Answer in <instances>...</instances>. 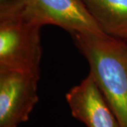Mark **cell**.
<instances>
[{"instance_id": "2", "label": "cell", "mask_w": 127, "mask_h": 127, "mask_svg": "<svg viewBox=\"0 0 127 127\" xmlns=\"http://www.w3.org/2000/svg\"><path fill=\"white\" fill-rule=\"evenodd\" d=\"M42 27L23 12L0 17V69L40 74Z\"/></svg>"}, {"instance_id": "7", "label": "cell", "mask_w": 127, "mask_h": 127, "mask_svg": "<svg viewBox=\"0 0 127 127\" xmlns=\"http://www.w3.org/2000/svg\"><path fill=\"white\" fill-rule=\"evenodd\" d=\"M28 0H0V17L21 13L24 11Z\"/></svg>"}, {"instance_id": "1", "label": "cell", "mask_w": 127, "mask_h": 127, "mask_svg": "<svg viewBox=\"0 0 127 127\" xmlns=\"http://www.w3.org/2000/svg\"><path fill=\"white\" fill-rule=\"evenodd\" d=\"M70 35L121 127H127V43L108 35Z\"/></svg>"}, {"instance_id": "5", "label": "cell", "mask_w": 127, "mask_h": 127, "mask_svg": "<svg viewBox=\"0 0 127 127\" xmlns=\"http://www.w3.org/2000/svg\"><path fill=\"white\" fill-rule=\"evenodd\" d=\"M72 116L87 127H121L120 123L89 73L66 93Z\"/></svg>"}, {"instance_id": "4", "label": "cell", "mask_w": 127, "mask_h": 127, "mask_svg": "<svg viewBox=\"0 0 127 127\" xmlns=\"http://www.w3.org/2000/svg\"><path fill=\"white\" fill-rule=\"evenodd\" d=\"M22 12L43 27L54 25L69 34L106 35L81 0H28Z\"/></svg>"}, {"instance_id": "6", "label": "cell", "mask_w": 127, "mask_h": 127, "mask_svg": "<svg viewBox=\"0 0 127 127\" xmlns=\"http://www.w3.org/2000/svg\"><path fill=\"white\" fill-rule=\"evenodd\" d=\"M106 35L127 42V0H81Z\"/></svg>"}, {"instance_id": "3", "label": "cell", "mask_w": 127, "mask_h": 127, "mask_svg": "<svg viewBox=\"0 0 127 127\" xmlns=\"http://www.w3.org/2000/svg\"><path fill=\"white\" fill-rule=\"evenodd\" d=\"M40 74L0 69V127H17L28 121L39 100Z\"/></svg>"}]
</instances>
